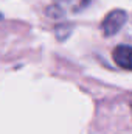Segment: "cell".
Segmentation results:
<instances>
[{
  "instance_id": "3957f363",
  "label": "cell",
  "mask_w": 132,
  "mask_h": 134,
  "mask_svg": "<svg viewBox=\"0 0 132 134\" xmlns=\"http://www.w3.org/2000/svg\"><path fill=\"white\" fill-rule=\"evenodd\" d=\"M131 56H132V50L129 45H118L113 50V61L126 70L131 69Z\"/></svg>"
},
{
  "instance_id": "7a4b0ae2",
  "label": "cell",
  "mask_w": 132,
  "mask_h": 134,
  "mask_svg": "<svg viewBox=\"0 0 132 134\" xmlns=\"http://www.w3.org/2000/svg\"><path fill=\"white\" fill-rule=\"evenodd\" d=\"M90 0H56L55 3V8H56V14L62 16L67 13H75V11H79L82 9Z\"/></svg>"
},
{
  "instance_id": "6da1fadb",
  "label": "cell",
  "mask_w": 132,
  "mask_h": 134,
  "mask_svg": "<svg viewBox=\"0 0 132 134\" xmlns=\"http://www.w3.org/2000/svg\"><path fill=\"white\" fill-rule=\"evenodd\" d=\"M126 20H128L126 11H123V9H113V11H110L106 16V19L103 20V25H101L104 36H113V34H117L123 28V25L126 24Z\"/></svg>"
},
{
  "instance_id": "277c9868",
  "label": "cell",
  "mask_w": 132,
  "mask_h": 134,
  "mask_svg": "<svg viewBox=\"0 0 132 134\" xmlns=\"http://www.w3.org/2000/svg\"><path fill=\"white\" fill-rule=\"evenodd\" d=\"M0 19H2V14H0Z\"/></svg>"
}]
</instances>
